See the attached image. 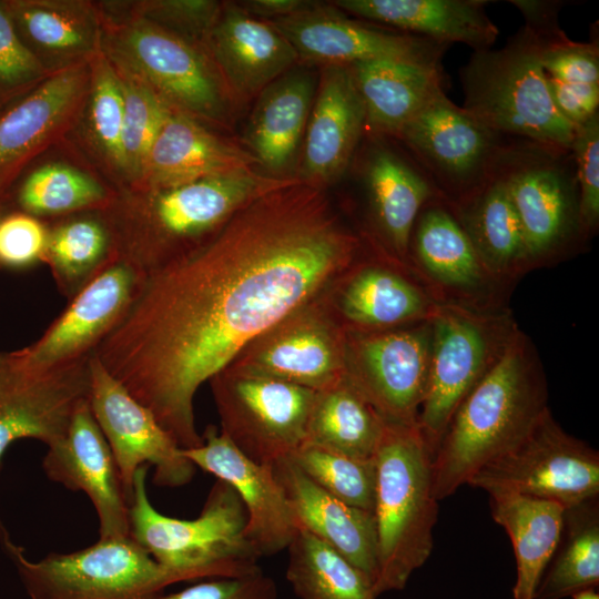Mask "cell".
<instances>
[{"label": "cell", "instance_id": "6da1fadb", "mask_svg": "<svg viewBox=\"0 0 599 599\" xmlns=\"http://www.w3.org/2000/svg\"><path fill=\"white\" fill-rule=\"evenodd\" d=\"M365 250L326 190L295 179L207 242L144 276L93 355L182 449L194 397L253 338L323 292Z\"/></svg>", "mask_w": 599, "mask_h": 599}, {"label": "cell", "instance_id": "7a4b0ae2", "mask_svg": "<svg viewBox=\"0 0 599 599\" xmlns=\"http://www.w3.org/2000/svg\"><path fill=\"white\" fill-rule=\"evenodd\" d=\"M295 179L253 169L160 190H130L101 210L119 260L146 276L212 238L243 206Z\"/></svg>", "mask_w": 599, "mask_h": 599}, {"label": "cell", "instance_id": "3957f363", "mask_svg": "<svg viewBox=\"0 0 599 599\" xmlns=\"http://www.w3.org/2000/svg\"><path fill=\"white\" fill-rule=\"evenodd\" d=\"M549 409L541 361L520 329L453 414L432 460L439 501L517 444Z\"/></svg>", "mask_w": 599, "mask_h": 599}, {"label": "cell", "instance_id": "277c9868", "mask_svg": "<svg viewBox=\"0 0 599 599\" xmlns=\"http://www.w3.org/2000/svg\"><path fill=\"white\" fill-rule=\"evenodd\" d=\"M432 460L417 424L385 423L374 456L376 597L404 589L412 573L432 554L438 516Z\"/></svg>", "mask_w": 599, "mask_h": 599}, {"label": "cell", "instance_id": "5b68a950", "mask_svg": "<svg viewBox=\"0 0 599 599\" xmlns=\"http://www.w3.org/2000/svg\"><path fill=\"white\" fill-rule=\"evenodd\" d=\"M150 466L134 475L129 536L181 581L236 578L261 571V556L245 536L246 512L235 490L216 479L194 519L169 517L151 504Z\"/></svg>", "mask_w": 599, "mask_h": 599}, {"label": "cell", "instance_id": "8992f818", "mask_svg": "<svg viewBox=\"0 0 599 599\" xmlns=\"http://www.w3.org/2000/svg\"><path fill=\"white\" fill-rule=\"evenodd\" d=\"M546 45L524 26L502 48L474 51L459 71L463 108L502 135L569 150L575 128L550 95L542 68Z\"/></svg>", "mask_w": 599, "mask_h": 599}, {"label": "cell", "instance_id": "52a82bcc", "mask_svg": "<svg viewBox=\"0 0 599 599\" xmlns=\"http://www.w3.org/2000/svg\"><path fill=\"white\" fill-rule=\"evenodd\" d=\"M101 50L141 80L173 111L229 126L235 110L205 49L140 17L102 20Z\"/></svg>", "mask_w": 599, "mask_h": 599}, {"label": "cell", "instance_id": "ba28073f", "mask_svg": "<svg viewBox=\"0 0 599 599\" xmlns=\"http://www.w3.org/2000/svg\"><path fill=\"white\" fill-rule=\"evenodd\" d=\"M532 268L577 254L588 243L571 150L509 138L498 158Z\"/></svg>", "mask_w": 599, "mask_h": 599}, {"label": "cell", "instance_id": "9c48e42d", "mask_svg": "<svg viewBox=\"0 0 599 599\" xmlns=\"http://www.w3.org/2000/svg\"><path fill=\"white\" fill-rule=\"evenodd\" d=\"M429 319L428 385L417 425L434 456L458 405L499 361L519 328L506 307L438 303Z\"/></svg>", "mask_w": 599, "mask_h": 599}, {"label": "cell", "instance_id": "30bf717a", "mask_svg": "<svg viewBox=\"0 0 599 599\" xmlns=\"http://www.w3.org/2000/svg\"><path fill=\"white\" fill-rule=\"evenodd\" d=\"M0 538L30 599H154L180 578L130 536L100 538L69 554L29 560L0 524Z\"/></svg>", "mask_w": 599, "mask_h": 599}, {"label": "cell", "instance_id": "8fae6325", "mask_svg": "<svg viewBox=\"0 0 599 599\" xmlns=\"http://www.w3.org/2000/svg\"><path fill=\"white\" fill-rule=\"evenodd\" d=\"M467 485L489 496L518 495L567 508L599 496V453L564 430L549 408L517 444L485 464Z\"/></svg>", "mask_w": 599, "mask_h": 599}, {"label": "cell", "instance_id": "7c38bea8", "mask_svg": "<svg viewBox=\"0 0 599 599\" xmlns=\"http://www.w3.org/2000/svg\"><path fill=\"white\" fill-rule=\"evenodd\" d=\"M209 382L220 432L253 461L272 466L304 444L316 390L230 366Z\"/></svg>", "mask_w": 599, "mask_h": 599}, {"label": "cell", "instance_id": "4fadbf2b", "mask_svg": "<svg viewBox=\"0 0 599 599\" xmlns=\"http://www.w3.org/2000/svg\"><path fill=\"white\" fill-rule=\"evenodd\" d=\"M395 139L440 195L449 204H456L490 177L508 136L481 123L440 90Z\"/></svg>", "mask_w": 599, "mask_h": 599}, {"label": "cell", "instance_id": "5bb4252c", "mask_svg": "<svg viewBox=\"0 0 599 599\" xmlns=\"http://www.w3.org/2000/svg\"><path fill=\"white\" fill-rule=\"evenodd\" d=\"M346 332L344 377L385 423L417 424L429 375L430 319Z\"/></svg>", "mask_w": 599, "mask_h": 599}, {"label": "cell", "instance_id": "9a60e30c", "mask_svg": "<svg viewBox=\"0 0 599 599\" xmlns=\"http://www.w3.org/2000/svg\"><path fill=\"white\" fill-rule=\"evenodd\" d=\"M345 339L321 292L253 338L226 366L321 390L344 376Z\"/></svg>", "mask_w": 599, "mask_h": 599}, {"label": "cell", "instance_id": "2e32d148", "mask_svg": "<svg viewBox=\"0 0 599 599\" xmlns=\"http://www.w3.org/2000/svg\"><path fill=\"white\" fill-rule=\"evenodd\" d=\"M91 412L114 457L124 493L131 500L139 467L154 468L153 484L176 488L189 484L196 467L161 426L92 354L89 359Z\"/></svg>", "mask_w": 599, "mask_h": 599}, {"label": "cell", "instance_id": "e0dca14e", "mask_svg": "<svg viewBox=\"0 0 599 599\" xmlns=\"http://www.w3.org/2000/svg\"><path fill=\"white\" fill-rule=\"evenodd\" d=\"M144 276L122 260L95 275L33 344L3 353L14 369L40 375L89 358L125 313Z\"/></svg>", "mask_w": 599, "mask_h": 599}, {"label": "cell", "instance_id": "ac0fdd59", "mask_svg": "<svg viewBox=\"0 0 599 599\" xmlns=\"http://www.w3.org/2000/svg\"><path fill=\"white\" fill-rule=\"evenodd\" d=\"M408 267L439 303L477 309L505 307L509 288L486 270L450 205L435 197L412 230Z\"/></svg>", "mask_w": 599, "mask_h": 599}, {"label": "cell", "instance_id": "d6986e66", "mask_svg": "<svg viewBox=\"0 0 599 599\" xmlns=\"http://www.w3.org/2000/svg\"><path fill=\"white\" fill-rule=\"evenodd\" d=\"M365 242L358 260L322 292L343 328L383 331L429 319L439 302L408 267Z\"/></svg>", "mask_w": 599, "mask_h": 599}, {"label": "cell", "instance_id": "ffe728a7", "mask_svg": "<svg viewBox=\"0 0 599 599\" xmlns=\"http://www.w3.org/2000/svg\"><path fill=\"white\" fill-rule=\"evenodd\" d=\"M368 134L370 141L358 163L367 207V227L361 234L408 267L415 221L427 202L443 196L405 149H395L386 135Z\"/></svg>", "mask_w": 599, "mask_h": 599}, {"label": "cell", "instance_id": "44dd1931", "mask_svg": "<svg viewBox=\"0 0 599 599\" xmlns=\"http://www.w3.org/2000/svg\"><path fill=\"white\" fill-rule=\"evenodd\" d=\"M271 22L292 44L300 61L352 65L382 59L440 62L448 44L383 30L349 19L333 4L315 6Z\"/></svg>", "mask_w": 599, "mask_h": 599}, {"label": "cell", "instance_id": "7402d4cb", "mask_svg": "<svg viewBox=\"0 0 599 599\" xmlns=\"http://www.w3.org/2000/svg\"><path fill=\"white\" fill-rule=\"evenodd\" d=\"M182 451L235 490L246 512L245 536L261 557L288 547L298 527L272 466L246 457L214 425L206 426L200 446Z\"/></svg>", "mask_w": 599, "mask_h": 599}, {"label": "cell", "instance_id": "603a6c76", "mask_svg": "<svg viewBox=\"0 0 599 599\" xmlns=\"http://www.w3.org/2000/svg\"><path fill=\"white\" fill-rule=\"evenodd\" d=\"M90 79V60L57 70L0 115V193L75 123L87 105Z\"/></svg>", "mask_w": 599, "mask_h": 599}, {"label": "cell", "instance_id": "cb8c5ba5", "mask_svg": "<svg viewBox=\"0 0 599 599\" xmlns=\"http://www.w3.org/2000/svg\"><path fill=\"white\" fill-rule=\"evenodd\" d=\"M42 467L49 479L85 493L99 518L100 538L129 536L130 501L88 398L77 407L65 434L48 446Z\"/></svg>", "mask_w": 599, "mask_h": 599}, {"label": "cell", "instance_id": "d4e9b609", "mask_svg": "<svg viewBox=\"0 0 599 599\" xmlns=\"http://www.w3.org/2000/svg\"><path fill=\"white\" fill-rule=\"evenodd\" d=\"M89 358L47 374L11 367L0 353V466L10 445L34 438L47 446L67 432L90 388Z\"/></svg>", "mask_w": 599, "mask_h": 599}, {"label": "cell", "instance_id": "484cf974", "mask_svg": "<svg viewBox=\"0 0 599 599\" xmlns=\"http://www.w3.org/2000/svg\"><path fill=\"white\" fill-rule=\"evenodd\" d=\"M365 130V106L349 65L322 67L295 177L325 190L339 181Z\"/></svg>", "mask_w": 599, "mask_h": 599}, {"label": "cell", "instance_id": "4316f807", "mask_svg": "<svg viewBox=\"0 0 599 599\" xmlns=\"http://www.w3.org/2000/svg\"><path fill=\"white\" fill-rule=\"evenodd\" d=\"M203 48L235 109L300 62L295 49L271 22L252 17L236 2H223Z\"/></svg>", "mask_w": 599, "mask_h": 599}, {"label": "cell", "instance_id": "83f0119b", "mask_svg": "<svg viewBox=\"0 0 599 599\" xmlns=\"http://www.w3.org/2000/svg\"><path fill=\"white\" fill-rule=\"evenodd\" d=\"M315 92L311 72L290 70L256 97L243 140L264 174L296 179Z\"/></svg>", "mask_w": 599, "mask_h": 599}, {"label": "cell", "instance_id": "f1b7e54d", "mask_svg": "<svg viewBox=\"0 0 599 599\" xmlns=\"http://www.w3.org/2000/svg\"><path fill=\"white\" fill-rule=\"evenodd\" d=\"M297 527L321 539L375 582L377 532L373 511L332 496L312 481L290 457L272 465Z\"/></svg>", "mask_w": 599, "mask_h": 599}, {"label": "cell", "instance_id": "f546056e", "mask_svg": "<svg viewBox=\"0 0 599 599\" xmlns=\"http://www.w3.org/2000/svg\"><path fill=\"white\" fill-rule=\"evenodd\" d=\"M257 166L244 148L221 138L200 121L172 111L131 190H160Z\"/></svg>", "mask_w": 599, "mask_h": 599}, {"label": "cell", "instance_id": "4dcf8cb0", "mask_svg": "<svg viewBox=\"0 0 599 599\" xmlns=\"http://www.w3.org/2000/svg\"><path fill=\"white\" fill-rule=\"evenodd\" d=\"M334 7L354 17L439 43H465L474 51L493 47L499 35L486 0H337Z\"/></svg>", "mask_w": 599, "mask_h": 599}, {"label": "cell", "instance_id": "1f68e13d", "mask_svg": "<svg viewBox=\"0 0 599 599\" xmlns=\"http://www.w3.org/2000/svg\"><path fill=\"white\" fill-rule=\"evenodd\" d=\"M27 48L50 72L101 50L102 21L93 4L74 0L6 1Z\"/></svg>", "mask_w": 599, "mask_h": 599}, {"label": "cell", "instance_id": "d6a6232c", "mask_svg": "<svg viewBox=\"0 0 599 599\" xmlns=\"http://www.w3.org/2000/svg\"><path fill=\"white\" fill-rule=\"evenodd\" d=\"M449 205L484 266L498 283L510 288L534 270L520 222L497 167L474 193Z\"/></svg>", "mask_w": 599, "mask_h": 599}, {"label": "cell", "instance_id": "836d02e7", "mask_svg": "<svg viewBox=\"0 0 599 599\" xmlns=\"http://www.w3.org/2000/svg\"><path fill=\"white\" fill-rule=\"evenodd\" d=\"M364 102L366 130L395 138L438 91L445 90L440 62L382 59L349 65Z\"/></svg>", "mask_w": 599, "mask_h": 599}, {"label": "cell", "instance_id": "e575fe53", "mask_svg": "<svg viewBox=\"0 0 599 599\" xmlns=\"http://www.w3.org/2000/svg\"><path fill=\"white\" fill-rule=\"evenodd\" d=\"M494 520L510 538L517 577L514 599H534L539 579L557 546L565 507L558 502L518 496H489Z\"/></svg>", "mask_w": 599, "mask_h": 599}, {"label": "cell", "instance_id": "d590c367", "mask_svg": "<svg viewBox=\"0 0 599 599\" xmlns=\"http://www.w3.org/2000/svg\"><path fill=\"white\" fill-rule=\"evenodd\" d=\"M385 422L343 376L316 390L305 444L358 459H374Z\"/></svg>", "mask_w": 599, "mask_h": 599}, {"label": "cell", "instance_id": "8d00e7d4", "mask_svg": "<svg viewBox=\"0 0 599 599\" xmlns=\"http://www.w3.org/2000/svg\"><path fill=\"white\" fill-rule=\"evenodd\" d=\"M599 585V496L565 508L560 536L534 599H564Z\"/></svg>", "mask_w": 599, "mask_h": 599}, {"label": "cell", "instance_id": "74e56055", "mask_svg": "<svg viewBox=\"0 0 599 599\" xmlns=\"http://www.w3.org/2000/svg\"><path fill=\"white\" fill-rule=\"evenodd\" d=\"M118 260L109 225L95 215L69 219L49 231L43 262L58 290L70 301L109 264Z\"/></svg>", "mask_w": 599, "mask_h": 599}, {"label": "cell", "instance_id": "f35d334b", "mask_svg": "<svg viewBox=\"0 0 599 599\" xmlns=\"http://www.w3.org/2000/svg\"><path fill=\"white\" fill-rule=\"evenodd\" d=\"M286 579L298 599H376L373 581L337 550L298 528Z\"/></svg>", "mask_w": 599, "mask_h": 599}, {"label": "cell", "instance_id": "ab89813d", "mask_svg": "<svg viewBox=\"0 0 599 599\" xmlns=\"http://www.w3.org/2000/svg\"><path fill=\"white\" fill-rule=\"evenodd\" d=\"M113 196L90 175L54 163L37 169L26 179L19 204L30 215H60L102 210Z\"/></svg>", "mask_w": 599, "mask_h": 599}, {"label": "cell", "instance_id": "60d3db41", "mask_svg": "<svg viewBox=\"0 0 599 599\" xmlns=\"http://www.w3.org/2000/svg\"><path fill=\"white\" fill-rule=\"evenodd\" d=\"M115 70L121 80L124 99L119 167L126 173L134 186L142 176L160 130L173 110L141 80L118 68Z\"/></svg>", "mask_w": 599, "mask_h": 599}, {"label": "cell", "instance_id": "b9f144b4", "mask_svg": "<svg viewBox=\"0 0 599 599\" xmlns=\"http://www.w3.org/2000/svg\"><path fill=\"white\" fill-rule=\"evenodd\" d=\"M290 458L332 496L353 507L373 511L376 481L374 459H358L305 443Z\"/></svg>", "mask_w": 599, "mask_h": 599}, {"label": "cell", "instance_id": "7bdbcfd3", "mask_svg": "<svg viewBox=\"0 0 599 599\" xmlns=\"http://www.w3.org/2000/svg\"><path fill=\"white\" fill-rule=\"evenodd\" d=\"M91 79L87 101L95 144L120 166L124 99L120 77L112 62L98 51L90 59Z\"/></svg>", "mask_w": 599, "mask_h": 599}, {"label": "cell", "instance_id": "ee69618b", "mask_svg": "<svg viewBox=\"0 0 599 599\" xmlns=\"http://www.w3.org/2000/svg\"><path fill=\"white\" fill-rule=\"evenodd\" d=\"M135 17L146 19L189 41L201 44L216 23L223 2L213 0H151L134 4Z\"/></svg>", "mask_w": 599, "mask_h": 599}, {"label": "cell", "instance_id": "f6af8a7d", "mask_svg": "<svg viewBox=\"0 0 599 599\" xmlns=\"http://www.w3.org/2000/svg\"><path fill=\"white\" fill-rule=\"evenodd\" d=\"M570 150L578 181L581 227L589 241L599 226V113L576 128Z\"/></svg>", "mask_w": 599, "mask_h": 599}, {"label": "cell", "instance_id": "bcb514c9", "mask_svg": "<svg viewBox=\"0 0 599 599\" xmlns=\"http://www.w3.org/2000/svg\"><path fill=\"white\" fill-rule=\"evenodd\" d=\"M50 73L23 43L6 2H0V93L30 90Z\"/></svg>", "mask_w": 599, "mask_h": 599}, {"label": "cell", "instance_id": "7dc6e473", "mask_svg": "<svg viewBox=\"0 0 599 599\" xmlns=\"http://www.w3.org/2000/svg\"><path fill=\"white\" fill-rule=\"evenodd\" d=\"M48 229L27 213L0 220V268H23L43 262Z\"/></svg>", "mask_w": 599, "mask_h": 599}, {"label": "cell", "instance_id": "c3c4849f", "mask_svg": "<svg viewBox=\"0 0 599 599\" xmlns=\"http://www.w3.org/2000/svg\"><path fill=\"white\" fill-rule=\"evenodd\" d=\"M542 68L548 78L577 84H599L598 38L590 42L570 39L545 47Z\"/></svg>", "mask_w": 599, "mask_h": 599}, {"label": "cell", "instance_id": "681fc988", "mask_svg": "<svg viewBox=\"0 0 599 599\" xmlns=\"http://www.w3.org/2000/svg\"><path fill=\"white\" fill-rule=\"evenodd\" d=\"M276 583L270 576L258 572L236 578L203 581L154 599H276Z\"/></svg>", "mask_w": 599, "mask_h": 599}, {"label": "cell", "instance_id": "f907efd6", "mask_svg": "<svg viewBox=\"0 0 599 599\" xmlns=\"http://www.w3.org/2000/svg\"><path fill=\"white\" fill-rule=\"evenodd\" d=\"M547 82L557 110L575 130L599 113V84L566 83L548 77Z\"/></svg>", "mask_w": 599, "mask_h": 599}, {"label": "cell", "instance_id": "816d5d0a", "mask_svg": "<svg viewBox=\"0 0 599 599\" xmlns=\"http://www.w3.org/2000/svg\"><path fill=\"white\" fill-rule=\"evenodd\" d=\"M522 14L525 24L549 44L561 43L569 38L559 26V11L564 6L558 0H510Z\"/></svg>", "mask_w": 599, "mask_h": 599}, {"label": "cell", "instance_id": "f5cc1de1", "mask_svg": "<svg viewBox=\"0 0 599 599\" xmlns=\"http://www.w3.org/2000/svg\"><path fill=\"white\" fill-rule=\"evenodd\" d=\"M236 3L254 18L274 21L304 11L317 2L307 0H245Z\"/></svg>", "mask_w": 599, "mask_h": 599}, {"label": "cell", "instance_id": "db71d44e", "mask_svg": "<svg viewBox=\"0 0 599 599\" xmlns=\"http://www.w3.org/2000/svg\"><path fill=\"white\" fill-rule=\"evenodd\" d=\"M572 599H599V595L595 588L582 590L571 597Z\"/></svg>", "mask_w": 599, "mask_h": 599}]
</instances>
